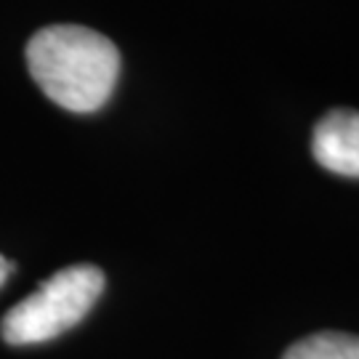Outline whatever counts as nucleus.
<instances>
[{"instance_id":"f257e3e1","label":"nucleus","mask_w":359,"mask_h":359,"mask_svg":"<svg viewBox=\"0 0 359 359\" xmlns=\"http://www.w3.org/2000/svg\"><path fill=\"white\" fill-rule=\"evenodd\" d=\"M27 67L38 88L69 112H96L112 96L120 51L102 32L80 25H51L27 43Z\"/></svg>"},{"instance_id":"f03ea898","label":"nucleus","mask_w":359,"mask_h":359,"mask_svg":"<svg viewBox=\"0 0 359 359\" xmlns=\"http://www.w3.org/2000/svg\"><path fill=\"white\" fill-rule=\"evenodd\" d=\"M104 290V271L90 264H75L56 271L32 295L19 301L3 317L0 333L11 346L46 344L67 333L88 314Z\"/></svg>"},{"instance_id":"7ed1b4c3","label":"nucleus","mask_w":359,"mask_h":359,"mask_svg":"<svg viewBox=\"0 0 359 359\" xmlns=\"http://www.w3.org/2000/svg\"><path fill=\"white\" fill-rule=\"evenodd\" d=\"M311 154L325 170L359 179V112L333 109L314 126Z\"/></svg>"},{"instance_id":"20e7f679","label":"nucleus","mask_w":359,"mask_h":359,"mask_svg":"<svg viewBox=\"0 0 359 359\" xmlns=\"http://www.w3.org/2000/svg\"><path fill=\"white\" fill-rule=\"evenodd\" d=\"M283 359H359V335L314 333L285 351Z\"/></svg>"},{"instance_id":"39448f33","label":"nucleus","mask_w":359,"mask_h":359,"mask_svg":"<svg viewBox=\"0 0 359 359\" xmlns=\"http://www.w3.org/2000/svg\"><path fill=\"white\" fill-rule=\"evenodd\" d=\"M11 271H13V264L0 256V287H3V283H6V280H8V274H11Z\"/></svg>"}]
</instances>
